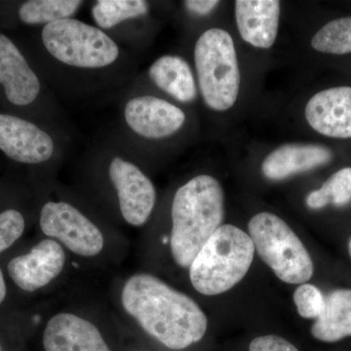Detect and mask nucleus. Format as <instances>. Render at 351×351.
Instances as JSON below:
<instances>
[{"label": "nucleus", "instance_id": "1", "mask_svg": "<svg viewBox=\"0 0 351 351\" xmlns=\"http://www.w3.org/2000/svg\"><path fill=\"white\" fill-rule=\"evenodd\" d=\"M121 302L147 334L172 350L198 343L207 331L200 306L151 274L131 276L122 289Z\"/></svg>", "mask_w": 351, "mask_h": 351}, {"label": "nucleus", "instance_id": "2", "mask_svg": "<svg viewBox=\"0 0 351 351\" xmlns=\"http://www.w3.org/2000/svg\"><path fill=\"white\" fill-rule=\"evenodd\" d=\"M171 215V253L178 265L189 267L223 223L225 196L221 184L212 176L193 178L178 189Z\"/></svg>", "mask_w": 351, "mask_h": 351}, {"label": "nucleus", "instance_id": "3", "mask_svg": "<svg viewBox=\"0 0 351 351\" xmlns=\"http://www.w3.org/2000/svg\"><path fill=\"white\" fill-rule=\"evenodd\" d=\"M254 255L248 233L232 225L219 226L189 267L193 288L205 295L223 294L244 278Z\"/></svg>", "mask_w": 351, "mask_h": 351}, {"label": "nucleus", "instance_id": "4", "mask_svg": "<svg viewBox=\"0 0 351 351\" xmlns=\"http://www.w3.org/2000/svg\"><path fill=\"white\" fill-rule=\"evenodd\" d=\"M198 82L205 104L225 112L234 106L240 89V71L232 36L223 29L203 32L195 48Z\"/></svg>", "mask_w": 351, "mask_h": 351}, {"label": "nucleus", "instance_id": "5", "mask_svg": "<svg viewBox=\"0 0 351 351\" xmlns=\"http://www.w3.org/2000/svg\"><path fill=\"white\" fill-rule=\"evenodd\" d=\"M248 230L255 250L283 282L304 284L313 277V258L283 219L263 212L251 219Z\"/></svg>", "mask_w": 351, "mask_h": 351}, {"label": "nucleus", "instance_id": "6", "mask_svg": "<svg viewBox=\"0 0 351 351\" xmlns=\"http://www.w3.org/2000/svg\"><path fill=\"white\" fill-rule=\"evenodd\" d=\"M41 38L55 59L75 68H105L119 55V46L106 32L71 18L46 25Z\"/></svg>", "mask_w": 351, "mask_h": 351}, {"label": "nucleus", "instance_id": "7", "mask_svg": "<svg viewBox=\"0 0 351 351\" xmlns=\"http://www.w3.org/2000/svg\"><path fill=\"white\" fill-rule=\"evenodd\" d=\"M39 223L46 237L58 240L82 257L98 255L105 245L98 226L66 202L46 203L41 210Z\"/></svg>", "mask_w": 351, "mask_h": 351}, {"label": "nucleus", "instance_id": "8", "mask_svg": "<svg viewBox=\"0 0 351 351\" xmlns=\"http://www.w3.org/2000/svg\"><path fill=\"white\" fill-rule=\"evenodd\" d=\"M110 181L117 191L122 217L134 226H142L149 219L156 201L151 180L135 164L115 157L108 168Z\"/></svg>", "mask_w": 351, "mask_h": 351}, {"label": "nucleus", "instance_id": "9", "mask_svg": "<svg viewBox=\"0 0 351 351\" xmlns=\"http://www.w3.org/2000/svg\"><path fill=\"white\" fill-rule=\"evenodd\" d=\"M66 254L56 240L44 239L29 253L12 258L8 274L13 282L25 292L45 287L63 271Z\"/></svg>", "mask_w": 351, "mask_h": 351}, {"label": "nucleus", "instance_id": "10", "mask_svg": "<svg viewBox=\"0 0 351 351\" xmlns=\"http://www.w3.org/2000/svg\"><path fill=\"white\" fill-rule=\"evenodd\" d=\"M0 151L17 162H45L54 152V142L32 122L0 113Z\"/></svg>", "mask_w": 351, "mask_h": 351}, {"label": "nucleus", "instance_id": "11", "mask_svg": "<svg viewBox=\"0 0 351 351\" xmlns=\"http://www.w3.org/2000/svg\"><path fill=\"white\" fill-rule=\"evenodd\" d=\"M124 117L132 131L141 137L154 140L169 137L186 121V114L181 108L152 96L131 99L126 104Z\"/></svg>", "mask_w": 351, "mask_h": 351}, {"label": "nucleus", "instance_id": "12", "mask_svg": "<svg viewBox=\"0 0 351 351\" xmlns=\"http://www.w3.org/2000/svg\"><path fill=\"white\" fill-rule=\"evenodd\" d=\"M311 128L330 138H351V87H335L314 95L306 107Z\"/></svg>", "mask_w": 351, "mask_h": 351}, {"label": "nucleus", "instance_id": "13", "mask_svg": "<svg viewBox=\"0 0 351 351\" xmlns=\"http://www.w3.org/2000/svg\"><path fill=\"white\" fill-rule=\"evenodd\" d=\"M43 346L45 351H110L93 323L66 313L56 314L48 321Z\"/></svg>", "mask_w": 351, "mask_h": 351}, {"label": "nucleus", "instance_id": "14", "mask_svg": "<svg viewBox=\"0 0 351 351\" xmlns=\"http://www.w3.org/2000/svg\"><path fill=\"white\" fill-rule=\"evenodd\" d=\"M0 83L8 101L27 106L36 101L40 91L38 75L10 38L0 34Z\"/></svg>", "mask_w": 351, "mask_h": 351}, {"label": "nucleus", "instance_id": "15", "mask_svg": "<svg viewBox=\"0 0 351 351\" xmlns=\"http://www.w3.org/2000/svg\"><path fill=\"white\" fill-rule=\"evenodd\" d=\"M235 18L240 36L257 48L269 49L276 43L280 19L277 0H237Z\"/></svg>", "mask_w": 351, "mask_h": 351}, {"label": "nucleus", "instance_id": "16", "mask_svg": "<svg viewBox=\"0 0 351 351\" xmlns=\"http://www.w3.org/2000/svg\"><path fill=\"white\" fill-rule=\"evenodd\" d=\"M331 159V151L322 145H285L265 157L262 171L267 179L281 181L325 165Z\"/></svg>", "mask_w": 351, "mask_h": 351}, {"label": "nucleus", "instance_id": "17", "mask_svg": "<svg viewBox=\"0 0 351 351\" xmlns=\"http://www.w3.org/2000/svg\"><path fill=\"white\" fill-rule=\"evenodd\" d=\"M149 75L157 87L182 103H191L197 97L193 71L181 57L159 58L149 68Z\"/></svg>", "mask_w": 351, "mask_h": 351}, {"label": "nucleus", "instance_id": "18", "mask_svg": "<svg viewBox=\"0 0 351 351\" xmlns=\"http://www.w3.org/2000/svg\"><path fill=\"white\" fill-rule=\"evenodd\" d=\"M311 334L325 343L351 337V289H339L325 297L324 311L314 322Z\"/></svg>", "mask_w": 351, "mask_h": 351}, {"label": "nucleus", "instance_id": "19", "mask_svg": "<svg viewBox=\"0 0 351 351\" xmlns=\"http://www.w3.org/2000/svg\"><path fill=\"white\" fill-rule=\"evenodd\" d=\"M82 3L78 0H31L20 7V19L27 25L51 24L69 19Z\"/></svg>", "mask_w": 351, "mask_h": 351}, {"label": "nucleus", "instance_id": "20", "mask_svg": "<svg viewBox=\"0 0 351 351\" xmlns=\"http://www.w3.org/2000/svg\"><path fill=\"white\" fill-rule=\"evenodd\" d=\"M149 11L144 0H100L92 8L95 22L103 29H112L123 21L140 17Z\"/></svg>", "mask_w": 351, "mask_h": 351}, {"label": "nucleus", "instance_id": "21", "mask_svg": "<svg viewBox=\"0 0 351 351\" xmlns=\"http://www.w3.org/2000/svg\"><path fill=\"white\" fill-rule=\"evenodd\" d=\"M351 201V168H343L330 178L321 189L309 193L306 205L311 209L317 210L328 204L345 206Z\"/></svg>", "mask_w": 351, "mask_h": 351}, {"label": "nucleus", "instance_id": "22", "mask_svg": "<svg viewBox=\"0 0 351 351\" xmlns=\"http://www.w3.org/2000/svg\"><path fill=\"white\" fill-rule=\"evenodd\" d=\"M311 46L327 54L351 53V17L332 20L321 27L313 36Z\"/></svg>", "mask_w": 351, "mask_h": 351}, {"label": "nucleus", "instance_id": "23", "mask_svg": "<svg viewBox=\"0 0 351 351\" xmlns=\"http://www.w3.org/2000/svg\"><path fill=\"white\" fill-rule=\"evenodd\" d=\"M294 302L298 313L306 319L317 320L324 311L325 295L311 284H301L295 289Z\"/></svg>", "mask_w": 351, "mask_h": 351}, {"label": "nucleus", "instance_id": "24", "mask_svg": "<svg viewBox=\"0 0 351 351\" xmlns=\"http://www.w3.org/2000/svg\"><path fill=\"white\" fill-rule=\"evenodd\" d=\"M24 230L25 219L17 210L8 209L0 213V253L12 246Z\"/></svg>", "mask_w": 351, "mask_h": 351}, {"label": "nucleus", "instance_id": "25", "mask_svg": "<svg viewBox=\"0 0 351 351\" xmlns=\"http://www.w3.org/2000/svg\"><path fill=\"white\" fill-rule=\"evenodd\" d=\"M249 351H299L290 341L276 335L258 337L251 341Z\"/></svg>", "mask_w": 351, "mask_h": 351}, {"label": "nucleus", "instance_id": "26", "mask_svg": "<svg viewBox=\"0 0 351 351\" xmlns=\"http://www.w3.org/2000/svg\"><path fill=\"white\" fill-rule=\"evenodd\" d=\"M219 3L217 0H188L184 1V6L191 13L198 16H206L211 13Z\"/></svg>", "mask_w": 351, "mask_h": 351}, {"label": "nucleus", "instance_id": "27", "mask_svg": "<svg viewBox=\"0 0 351 351\" xmlns=\"http://www.w3.org/2000/svg\"><path fill=\"white\" fill-rule=\"evenodd\" d=\"M5 297L6 284L5 280H4L3 274H2L1 269H0V304L5 300Z\"/></svg>", "mask_w": 351, "mask_h": 351}, {"label": "nucleus", "instance_id": "28", "mask_svg": "<svg viewBox=\"0 0 351 351\" xmlns=\"http://www.w3.org/2000/svg\"><path fill=\"white\" fill-rule=\"evenodd\" d=\"M348 252H350V258H351V239H350V244H348Z\"/></svg>", "mask_w": 351, "mask_h": 351}, {"label": "nucleus", "instance_id": "29", "mask_svg": "<svg viewBox=\"0 0 351 351\" xmlns=\"http://www.w3.org/2000/svg\"><path fill=\"white\" fill-rule=\"evenodd\" d=\"M0 351H1V348H0Z\"/></svg>", "mask_w": 351, "mask_h": 351}]
</instances>
